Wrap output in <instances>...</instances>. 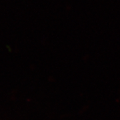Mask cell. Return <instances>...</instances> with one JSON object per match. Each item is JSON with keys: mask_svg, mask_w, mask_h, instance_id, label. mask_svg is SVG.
I'll use <instances>...</instances> for the list:
<instances>
[]
</instances>
